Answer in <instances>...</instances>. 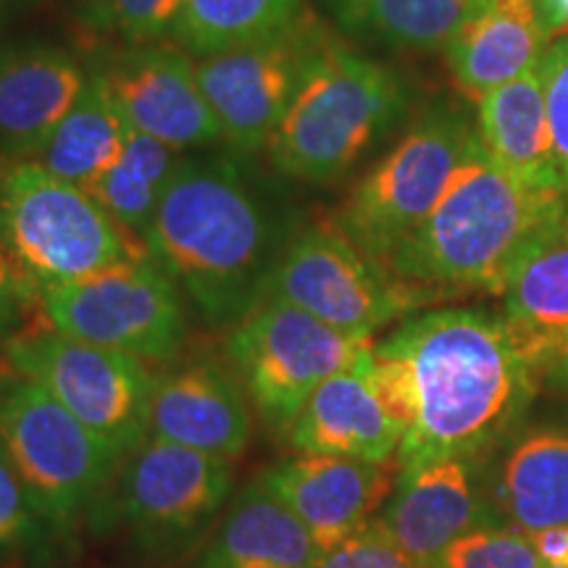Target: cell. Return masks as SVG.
<instances>
[{
	"instance_id": "1",
	"label": "cell",
	"mask_w": 568,
	"mask_h": 568,
	"mask_svg": "<svg viewBox=\"0 0 568 568\" xmlns=\"http://www.w3.org/2000/svg\"><path fill=\"white\" fill-rule=\"evenodd\" d=\"M368 382L400 424V468L485 458L531 414L539 387L503 311L445 305L374 343Z\"/></svg>"
},
{
	"instance_id": "2",
	"label": "cell",
	"mask_w": 568,
	"mask_h": 568,
	"mask_svg": "<svg viewBox=\"0 0 568 568\" xmlns=\"http://www.w3.org/2000/svg\"><path fill=\"white\" fill-rule=\"evenodd\" d=\"M295 226L234 155L184 159L151 226L148 253L211 326H237L266 297Z\"/></svg>"
},
{
	"instance_id": "3",
	"label": "cell",
	"mask_w": 568,
	"mask_h": 568,
	"mask_svg": "<svg viewBox=\"0 0 568 568\" xmlns=\"http://www.w3.org/2000/svg\"><path fill=\"white\" fill-rule=\"evenodd\" d=\"M566 213V190L524 182L477 140L443 201L389 253L385 268L426 303L503 295L524 251Z\"/></svg>"
},
{
	"instance_id": "4",
	"label": "cell",
	"mask_w": 568,
	"mask_h": 568,
	"mask_svg": "<svg viewBox=\"0 0 568 568\" xmlns=\"http://www.w3.org/2000/svg\"><path fill=\"white\" fill-rule=\"evenodd\" d=\"M414 101V84L400 71L324 27L268 140V159L297 182H337L408 126Z\"/></svg>"
},
{
	"instance_id": "5",
	"label": "cell",
	"mask_w": 568,
	"mask_h": 568,
	"mask_svg": "<svg viewBox=\"0 0 568 568\" xmlns=\"http://www.w3.org/2000/svg\"><path fill=\"white\" fill-rule=\"evenodd\" d=\"M477 140V119L466 103L456 98L426 103L355 182L332 222L385 266L389 253L443 201Z\"/></svg>"
},
{
	"instance_id": "6",
	"label": "cell",
	"mask_w": 568,
	"mask_h": 568,
	"mask_svg": "<svg viewBox=\"0 0 568 568\" xmlns=\"http://www.w3.org/2000/svg\"><path fill=\"white\" fill-rule=\"evenodd\" d=\"M0 245L38 290L142 255L88 190L38 161H13L0 172Z\"/></svg>"
},
{
	"instance_id": "7",
	"label": "cell",
	"mask_w": 568,
	"mask_h": 568,
	"mask_svg": "<svg viewBox=\"0 0 568 568\" xmlns=\"http://www.w3.org/2000/svg\"><path fill=\"white\" fill-rule=\"evenodd\" d=\"M0 445L38 514L61 531L101 506L124 464V456L27 376L0 389Z\"/></svg>"
},
{
	"instance_id": "8",
	"label": "cell",
	"mask_w": 568,
	"mask_h": 568,
	"mask_svg": "<svg viewBox=\"0 0 568 568\" xmlns=\"http://www.w3.org/2000/svg\"><path fill=\"white\" fill-rule=\"evenodd\" d=\"M372 351L374 339L345 335L282 301H261L226 339L230 366L274 435H287L322 382L364 366Z\"/></svg>"
},
{
	"instance_id": "9",
	"label": "cell",
	"mask_w": 568,
	"mask_h": 568,
	"mask_svg": "<svg viewBox=\"0 0 568 568\" xmlns=\"http://www.w3.org/2000/svg\"><path fill=\"white\" fill-rule=\"evenodd\" d=\"M38 293L53 329L140 361L174 358L187 337L182 290L151 253Z\"/></svg>"
},
{
	"instance_id": "10",
	"label": "cell",
	"mask_w": 568,
	"mask_h": 568,
	"mask_svg": "<svg viewBox=\"0 0 568 568\" xmlns=\"http://www.w3.org/2000/svg\"><path fill=\"white\" fill-rule=\"evenodd\" d=\"M3 353L19 376L45 387L119 456L126 458L151 437L155 376L134 355L84 343L53 326L13 335Z\"/></svg>"
},
{
	"instance_id": "11",
	"label": "cell",
	"mask_w": 568,
	"mask_h": 568,
	"mask_svg": "<svg viewBox=\"0 0 568 568\" xmlns=\"http://www.w3.org/2000/svg\"><path fill=\"white\" fill-rule=\"evenodd\" d=\"M264 301L295 305L361 339H372L387 324L429 305L361 251L335 222L305 224L293 232Z\"/></svg>"
},
{
	"instance_id": "12",
	"label": "cell",
	"mask_w": 568,
	"mask_h": 568,
	"mask_svg": "<svg viewBox=\"0 0 568 568\" xmlns=\"http://www.w3.org/2000/svg\"><path fill=\"white\" fill-rule=\"evenodd\" d=\"M116 516L155 556L195 548L232 495V460L148 437L116 474Z\"/></svg>"
},
{
	"instance_id": "13",
	"label": "cell",
	"mask_w": 568,
	"mask_h": 568,
	"mask_svg": "<svg viewBox=\"0 0 568 568\" xmlns=\"http://www.w3.org/2000/svg\"><path fill=\"white\" fill-rule=\"evenodd\" d=\"M324 27L322 19L305 11L272 38L197 55V82L234 151L253 155L268 148Z\"/></svg>"
},
{
	"instance_id": "14",
	"label": "cell",
	"mask_w": 568,
	"mask_h": 568,
	"mask_svg": "<svg viewBox=\"0 0 568 568\" xmlns=\"http://www.w3.org/2000/svg\"><path fill=\"white\" fill-rule=\"evenodd\" d=\"M109 84L113 101L134 132L174 151L224 140L197 82L195 59L163 42L126 45L92 63Z\"/></svg>"
},
{
	"instance_id": "15",
	"label": "cell",
	"mask_w": 568,
	"mask_h": 568,
	"mask_svg": "<svg viewBox=\"0 0 568 568\" xmlns=\"http://www.w3.org/2000/svg\"><path fill=\"white\" fill-rule=\"evenodd\" d=\"M397 477V458L364 460L297 453L276 460L258 479L301 518L326 552L379 516Z\"/></svg>"
},
{
	"instance_id": "16",
	"label": "cell",
	"mask_w": 568,
	"mask_h": 568,
	"mask_svg": "<svg viewBox=\"0 0 568 568\" xmlns=\"http://www.w3.org/2000/svg\"><path fill=\"white\" fill-rule=\"evenodd\" d=\"M416 568H429L458 537L495 524L479 458H437L400 468L397 485L374 518Z\"/></svg>"
},
{
	"instance_id": "17",
	"label": "cell",
	"mask_w": 568,
	"mask_h": 568,
	"mask_svg": "<svg viewBox=\"0 0 568 568\" xmlns=\"http://www.w3.org/2000/svg\"><path fill=\"white\" fill-rule=\"evenodd\" d=\"M495 524L524 535L568 527V414L527 416L481 458Z\"/></svg>"
},
{
	"instance_id": "18",
	"label": "cell",
	"mask_w": 568,
	"mask_h": 568,
	"mask_svg": "<svg viewBox=\"0 0 568 568\" xmlns=\"http://www.w3.org/2000/svg\"><path fill=\"white\" fill-rule=\"evenodd\" d=\"M503 316L539 387L568 393V213L524 251Z\"/></svg>"
},
{
	"instance_id": "19",
	"label": "cell",
	"mask_w": 568,
	"mask_h": 568,
	"mask_svg": "<svg viewBox=\"0 0 568 568\" xmlns=\"http://www.w3.org/2000/svg\"><path fill=\"white\" fill-rule=\"evenodd\" d=\"M151 437L216 458H237L253 437V416L234 368L197 358L155 376Z\"/></svg>"
},
{
	"instance_id": "20",
	"label": "cell",
	"mask_w": 568,
	"mask_h": 568,
	"mask_svg": "<svg viewBox=\"0 0 568 568\" xmlns=\"http://www.w3.org/2000/svg\"><path fill=\"white\" fill-rule=\"evenodd\" d=\"M90 67L51 42H21L0 51V155L30 161L67 116Z\"/></svg>"
},
{
	"instance_id": "21",
	"label": "cell",
	"mask_w": 568,
	"mask_h": 568,
	"mask_svg": "<svg viewBox=\"0 0 568 568\" xmlns=\"http://www.w3.org/2000/svg\"><path fill=\"white\" fill-rule=\"evenodd\" d=\"M368 364L372 358L364 366L329 376L314 389L287 429V443L295 453L364 460L397 458L403 429L374 393Z\"/></svg>"
},
{
	"instance_id": "22",
	"label": "cell",
	"mask_w": 568,
	"mask_h": 568,
	"mask_svg": "<svg viewBox=\"0 0 568 568\" xmlns=\"http://www.w3.org/2000/svg\"><path fill=\"white\" fill-rule=\"evenodd\" d=\"M550 40L531 0H493L468 17L443 48L453 84L466 101L537 69Z\"/></svg>"
},
{
	"instance_id": "23",
	"label": "cell",
	"mask_w": 568,
	"mask_h": 568,
	"mask_svg": "<svg viewBox=\"0 0 568 568\" xmlns=\"http://www.w3.org/2000/svg\"><path fill=\"white\" fill-rule=\"evenodd\" d=\"M322 548L308 527L253 479L219 518L197 568H314Z\"/></svg>"
},
{
	"instance_id": "24",
	"label": "cell",
	"mask_w": 568,
	"mask_h": 568,
	"mask_svg": "<svg viewBox=\"0 0 568 568\" xmlns=\"http://www.w3.org/2000/svg\"><path fill=\"white\" fill-rule=\"evenodd\" d=\"M477 130L485 151L510 174L537 187L568 193L552 155L539 67L481 98L477 103Z\"/></svg>"
},
{
	"instance_id": "25",
	"label": "cell",
	"mask_w": 568,
	"mask_h": 568,
	"mask_svg": "<svg viewBox=\"0 0 568 568\" xmlns=\"http://www.w3.org/2000/svg\"><path fill=\"white\" fill-rule=\"evenodd\" d=\"M345 40L385 53L443 51L471 17L466 0H316Z\"/></svg>"
},
{
	"instance_id": "26",
	"label": "cell",
	"mask_w": 568,
	"mask_h": 568,
	"mask_svg": "<svg viewBox=\"0 0 568 568\" xmlns=\"http://www.w3.org/2000/svg\"><path fill=\"white\" fill-rule=\"evenodd\" d=\"M130 130L101 71L90 67L80 98L30 161H38L77 187L90 190L124 153Z\"/></svg>"
},
{
	"instance_id": "27",
	"label": "cell",
	"mask_w": 568,
	"mask_h": 568,
	"mask_svg": "<svg viewBox=\"0 0 568 568\" xmlns=\"http://www.w3.org/2000/svg\"><path fill=\"white\" fill-rule=\"evenodd\" d=\"M184 155L166 142L130 130L124 153L88 193L130 234H145L172 187Z\"/></svg>"
},
{
	"instance_id": "28",
	"label": "cell",
	"mask_w": 568,
	"mask_h": 568,
	"mask_svg": "<svg viewBox=\"0 0 568 568\" xmlns=\"http://www.w3.org/2000/svg\"><path fill=\"white\" fill-rule=\"evenodd\" d=\"M303 13L305 0H187L172 40L197 59L280 34Z\"/></svg>"
},
{
	"instance_id": "29",
	"label": "cell",
	"mask_w": 568,
	"mask_h": 568,
	"mask_svg": "<svg viewBox=\"0 0 568 568\" xmlns=\"http://www.w3.org/2000/svg\"><path fill=\"white\" fill-rule=\"evenodd\" d=\"M187 0H84L82 24L90 30L145 45L174 38Z\"/></svg>"
},
{
	"instance_id": "30",
	"label": "cell",
	"mask_w": 568,
	"mask_h": 568,
	"mask_svg": "<svg viewBox=\"0 0 568 568\" xmlns=\"http://www.w3.org/2000/svg\"><path fill=\"white\" fill-rule=\"evenodd\" d=\"M429 568H545L524 531L485 524L458 537Z\"/></svg>"
},
{
	"instance_id": "31",
	"label": "cell",
	"mask_w": 568,
	"mask_h": 568,
	"mask_svg": "<svg viewBox=\"0 0 568 568\" xmlns=\"http://www.w3.org/2000/svg\"><path fill=\"white\" fill-rule=\"evenodd\" d=\"M48 529L0 445V550H38Z\"/></svg>"
},
{
	"instance_id": "32",
	"label": "cell",
	"mask_w": 568,
	"mask_h": 568,
	"mask_svg": "<svg viewBox=\"0 0 568 568\" xmlns=\"http://www.w3.org/2000/svg\"><path fill=\"white\" fill-rule=\"evenodd\" d=\"M539 80L545 92L552 155L568 187V34L552 40L539 61Z\"/></svg>"
},
{
	"instance_id": "33",
	"label": "cell",
	"mask_w": 568,
	"mask_h": 568,
	"mask_svg": "<svg viewBox=\"0 0 568 568\" xmlns=\"http://www.w3.org/2000/svg\"><path fill=\"white\" fill-rule=\"evenodd\" d=\"M314 568H416L372 521L337 548L322 552Z\"/></svg>"
},
{
	"instance_id": "34",
	"label": "cell",
	"mask_w": 568,
	"mask_h": 568,
	"mask_svg": "<svg viewBox=\"0 0 568 568\" xmlns=\"http://www.w3.org/2000/svg\"><path fill=\"white\" fill-rule=\"evenodd\" d=\"M30 280L19 272L11 255L0 245V345L17 335V326L30 297Z\"/></svg>"
},
{
	"instance_id": "35",
	"label": "cell",
	"mask_w": 568,
	"mask_h": 568,
	"mask_svg": "<svg viewBox=\"0 0 568 568\" xmlns=\"http://www.w3.org/2000/svg\"><path fill=\"white\" fill-rule=\"evenodd\" d=\"M529 539L545 568H568V527L531 531Z\"/></svg>"
},
{
	"instance_id": "36",
	"label": "cell",
	"mask_w": 568,
	"mask_h": 568,
	"mask_svg": "<svg viewBox=\"0 0 568 568\" xmlns=\"http://www.w3.org/2000/svg\"><path fill=\"white\" fill-rule=\"evenodd\" d=\"M539 27L550 42L568 34V0H531Z\"/></svg>"
},
{
	"instance_id": "37",
	"label": "cell",
	"mask_w": 568,
	"mask_h": 568,
	"mask_svg": "<svg viewBox=\"0 0 568 568\" xmlns=\"http://www.w3.org/2000/svg\"><path fill=\"white\" fill-rule=\"evenodd\" d=\"M17 368L11 366V361L6 358V353H0V389L3 387H9L13 379H17Z\"/></svg>"
},
{
	"instance_id": "38",
	"label": "cell",
	"mask_w": 568,
	"mask_h": 568,
	"mask_svg": "<svg viewBox=\"0 0 568 568\" xmlns=\"http://www.w3.org/2000/svg\"><path fill=\"white\" fill-rule=\"evenodd\" d=\"M466 3H468V6H471V9H474V11H477V9H481V6L493 3V0H466Z\"/></svg>"
},
{
	"instance_id": "39",
	"label": "cell",
	"mask_w": 568,
	"mask_h": 568,
	"mask_svg": "<svg viewBox=\"0 0 568 568\" xmlns=\"http://www.w3.org/2000/svg\"><path fill=\"white\" fill-rule=\"evenodd\" d=\"M6 3H32V0H6Z\"/></svg>"
}]
</instances>
